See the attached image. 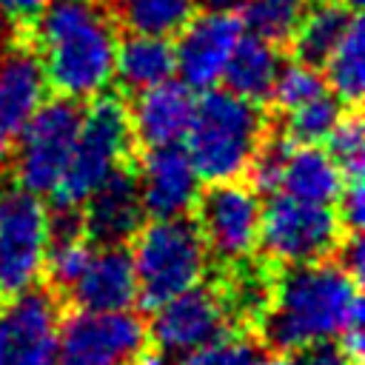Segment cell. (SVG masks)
Wrapping results in <instances>:
<instances>
[{"instance_id": "6da1fadb", "label": "cell", "mask_w": 365, "mask_h": 365, "mask_svg": "<svg viewBox=\"0 0 365 365\" xmlns=\"http://www.w3.org/2000/svg\"><path fill=\"white\" fill-rule=\"evenodd\" d=\"M17 29L37 51L51 94L88 103L111 88L120 26L108 0H48Z\"/></svg>"}, {"instance_id": "7a4b0ae2", "label": "cell", "mask_w": 365, "mask_h": 365, "mask_svg": "<svg viewBox=\"0 0 365 365\" xmlns=\"http://www.w3.org/2000/svg\"><path fill=\"white\" fill-rule=\"evenodd\" d=\"M362 285L336 262L279 265L268 311L254 328L262 351L294 354L305 345L336 339V334L362 319Z\"/></svg>"}, {"instance_id": "3957f363", "label": "cell", "mask_w": 365, "mask_h": 365, "mask_svg": "<svg viewBox=\"0 0 365 365\" xmlns=\"http://www.w3.org/2000/svg\"><path fill=\"white\" fill-rule=\"evenodd\" d=\"M268 125V106L242 100L228 88L211 86L194 97V111L182 140L200 182L245 180Z\"/></svg>"}, {"instance_id": "277c9868", "label": "cell", "mask_w": 365, "mask_h": 365, "mask_svg": "<svg viewBox=\"0 0 365 365\" xmlns=\"http://www.w3.org/2000/svg\"><path fill=\"white\" fill-rule=\"evenodd\" d=\"M128 245L137 277V305L143 311H154L211 271L208 248L191 214L148 220Z\"/></svg>"}, {"instance_id": "5b68a950", "label": "cell", "mask_w": 365, "mask_h": 365, "mask_svg": "<svg viewBox=\"0 0 365 365\" xmlns=\"http://www.w3.org/2000/svg\"><path fill=\"white\" fill-rule=\"evenodd\" d=\"M134 151L125 97L111 88L100 91L88 106H83L77 140L51 200L60 205H83V200L114 168L134 160Z\"/></svg>"}, {"instance_id": "8992f818", "label": "cell", "mask_w": 365, "mask_h": 365, "mask_svg": "<svg viewBox=\"0 0 365 365\" xmlns=\"http://www.w3.org/2000/svg\"><path fill=\"white\" fill-rule=\"evenodd\" d=\"M334 205L297 200L291 194H268L259 211V240L257 251L277 265H302L334 259L342 237Z\"/></svg>"}, {"instance_id": "52a82bcc", "label": "cell", "mask_w": 365, "mask_h": 365, "mask_svg": "<svg viewBox=\"0 0 365 365\" xmlns=\"http://www.w3.org/2000/svg\"><path fill=\"white\" fill-rule=\"evenodd\" d=\"M83 106L86 103L71 97L46 100L23 125V131L11 140L6 177L37 197L51 194L71 157L83 120Z\"/></svg>"}, {"instance_id": "ba28073f", "label": "cell", "mask_w": 365, "mask_h": 365, "mask_svg": "<svg viewBox=\"0 0 365 365\" xmlns=\"http://www.w3.org/2000/svg\"><path fill=\"white\" fill-rule=\"evenodd\" d=\"M259 211V194L248 185V180L200 185L191 217L202 234L211 265H228L257 254Z\"/></svg>"}, {"instance_id": "9c48e42d", "label": "cell", "mask_w": 365, "mask_h": 365, "mask_svg": "<svg viewBox=\"0 0 365 365\" xmlns=\"http://www.w3.org/2000/svg\"><path fill=\"white\" fill-rule=\"evenodd\" d=\"M148 342V325L131 308H66L57 328V365H131Z\"/></svg>"}, {"instance_id": "30bf717a", "label": "cell", "mask_w": 365, "mask_h": 365, "mask_svg": "<svg viewBox=\"0 0 365 365\" xmlns=\"http://www.w3.org/2000/svg\"><path fill=\"white\" fill-rule=\"evenodd\" d=\"M46 240V202L11 180L0 185V299L40 282Z\"/></svg>"}, {"instance_id": "8fae6325", "label": "cell", "mask_w": 365, "mask_h": 365, "mask_svg": "<svg viewBox=\"0 0 365 365\" xmlns=\"http://www.w3.org/2000/svg\"><path fill=\"white\" fill-rule=\"evenodd\" d=\"M63 302L46 282L0 299V365H57Z\"/></svg>"}, {"instance_id": "7c38bea8", "label": "cell", "mask_w": 365, "mask_h": 365, "mask_svg": "<svg viewBox=\"0 0 365 365\" xmlns=\"http://www.w3.org/2000/svg\"><path fill=\"white\" fill-rule=\"evenodd\" d=\"M148 325V342L168 359L225 334L237 331L231 328V319L220 302V294L214 291L211 279H200L197 285L174 294L163 305L151 311Z\"/></svg>"}, {"instance_id": "4fadbf2b", "label": "cell", "mask_w": 365, "mask_h": 365, "mask_svg": "<svg viewBox=\"0 0 365 365\" xmlns=\"http://www.w3.org/2000/svg\"><path fill=\"white\" fill-rule=\"evenodd\" d=\"M242 37V23L234 11H191L174 31V71L188 88L205 91L220 83L234 46Z\"/></svg>"}, {"instance_id": "5bb4252c", "label": "cell", "mask_w": 365, "mask_h": 365, "mask_svg": "<svg viewBox=\"0 0 365 365\" xmlns=\"http://www.w3.org/2000/svg\"><path fill=\"white\" fill-rule=\"evenodd\" d=\"M131 165L148 220L191 214L200 191V177L180 143L137 148Z\"/></svg>"}, {"instance_id": "9a60e30c", "label": "cell", "mask_w": 365, "mask_h": 365, "mask_svg": "<svg viewBox=\"0 0 365 365\" xmlns=\"http://www.w3.org/2000/svg\"><path fill=\"white\" fill-rule=\"evenodd\" d=\"M131 163L114 168L80 205L86 234L94 245H128L145 222V208Z\"/></svg>"}, {"instance_id": "2e32d148", "label": "cell", "mask_w": 365, "mask_h": 365, "mask_svg": "<svg viewBox=\"0 0 365 365\" xmlns=\"http://www.w3.org/2000/svg\"><path fill=\"white\" fill-rule=\"evenodd\" d=\"M51 88L31 43L14 26V37L0 51V131L14 140L34 111L48 100Z\"/></svg>"}, {"instance_id": "e0dca14e", "label": "cell", "mask_w": 365, "mask_h": 365, "mask_svg": "<svg viewBox=\"0 0 365 365\" xmlns=\"http://www.w3.org/2000/svg\"><path fill=\"white\" fill-rule=\"evenodd\" d=\"M137 305V277L128 245H94L66 294V308L125 311Z\"/></svg>"}, {"instance_id": "ac0fdd59", "label": "cell", "mask_w": 365, "mask_h": 365, "mask_svg": "<svg viewBox=\"0 0 365 365\" xmlns=\"http://www.w3.org/2000/svg\"><path fill=\"white\" fill-rule=\"evenodd\" d=\"M125 108H128L134 148L168 145L185 137L194 111V94L182 80L177 83L168 77L151 88L125 97Z\"/></svg>"}, {"instance_id": "d6986e66", "label": "cell", "mask_w": 365, "mask_h": 365, "mask_svg": "<svg viewBox=\"0 0 365 365\" xmlns=\"http://www.w3.org/2000/svg\"><path fill=\"white\" fill-rule=\"evenodd\" d=\"M174 74V43L163 34L123 31L114 57V86L123 97L151 88Z\"/></svg>"}, {"instance_id": "ffe728a7", "label": "cell", "mask_w": 365, "mask_h": 365, "mask_svg": "<svg viewBox=\"0 0 365 365\" xmlns=\"http://www.w3.org/2000/svg\"><path fill=\"white\" fill-rule=\"evenodd\" d=\"M282 54H285L282 48H277L274 43H268L262 37H254V34L240 37L220 80L225 83V88L231 94L259 103V106H268L274 80L282 66Z\"/></svg>"}, {"instance_id": "44dd1931", "label": "cell", "mask_w": 365, "mask_h": 365, "mask_svg": "<svg viewBox=\"0 0 365 365\" xmlns=\"http://www.w3.org/2000/svg\"><path fill=\"white\" fill-rule=\"evenodd\" d=\"M342 182H345V177L325 148L291 145L285 165H282V177H279L282 194H291V197L308 200V202L334 205Z\"/></svg>"}, {"instance_id": "7402d4cb", "label": "cell", "mask_w": 365, "mask_h": 365, "mask_svg": "<svg viewBox=\"0 0 365 365\" xmlns=\"http://www.w3.org/2000/svg\"><path fill=\"white\" fill-rule=\"evenodd\" d=\"M354 14L359 11H354L342 0H308V9L288 43V54L308 66L322 68V63L345 34Z\"/></svg>"}, {"instance_id": "603a6c76", "label": "cell", "mask_w": 365, "mask_h": 365, "mask_svg": "<svg viewBox=\"0 0 365 365\" xmlns=\"http://www.w3.org/2000/svg\"><path fill=\"white\" fill-rule=\"evenodd\" d=\"M365 37H362V17L354 14L348 23L345 34L322 63V77L328 83V91L345 106V108H359L362 103V88H365Z\"/></svg>"}, {"instance_id": "cb8c5ba5", "label": "cell", "mask_w": 365, "mask_h": 365, "mask_svg": "<svg viewBox=\"0 0 365 365\" xmlns=\"http://www.w3.org/2000/svg\"><path fill=\"white\" fill-rule=\"evenodd\" d=\"M120 31L171 37L197 9L194 0H108Z\"/></svg>"}, {"instance_id": "d4e9b609", "label": "cell", "mask_w": 365, "mask_h": 365, "mask_svg": "<svg viewBox=\"0 0 365 365\" xmlns=\"http://www.w3.org/2000/svg\"><path fill=\"white\" fill-rule=\"evenodd\" d=\"M237 9L242 29L288 54V43L308 9V0H242Z\"/></svg>"}, {"instance_id": "484cf974", "label": "cell", "mask_w": 365, "mask_h": 365, "mask_svg": "<svg viewBox=\"0 0 365 365\" xmlns=\"http://www.w3.org/2000/svg\"><path fill=\"white\" fill-rule=\"evenodd\" d=\"M342 111H345V106L331 91H325V94H319V97H314V100H308V103H302L285 114H274V111L271 114H274L279 131L294 145H319L331 134V128Z\"/></svg>"}, {"instance_id": "4316f807", "label": "cell", "mask_w": 365, "mask_h": 365, "mask_svg": "<svg viewBox=\"0 0 365 365\" xmlns=\"http://www.w3.org/2000/svg\"><path fill=\"white\" fill-rule=\"evenodd\" d=\"M325 91H328V83L322 77V68L291 57L288 63L279 66V74H277L271 97H268V111L285 114V111H291V108H297V106H302V103H308Z\"/></svg>"}, {"instance_id": "83f0119b", "label": "cell", "mask_w": 365, "mask_h": 365, "mask_svg": "<svg viewBox=\"0 0 365 365\" xmlns=\"http://www.w3.org/2000/svg\"><path fill=\"white\" fill-rule=\"evenodd\" d=\"M262 354V345L248 331H225L174 359L168 365H251Z\"/></svg>"}, {"instance_id": "f1b7e54d", "label": "cell", "mask_w": 365, "mask_h": 365, "mask_svg": "<svg viewBox=\"0 0 365 365\" xmlns=\"http://www.w3.org/2000/svg\"><path fill=\"white\" fill-rule=\"evenodd\" d=\"M325 140H328V154L339 165L342 177H362V168H365V128H362L359 108H345Z\"/></svg>"}, {"instance_id": "f546056e", "label": "cell", "mask_w": 365, "mask_h": 365, "mask_svg": "<svg viewBox=\"0 0 365 365\" xmlns=\"http://www.w3.org/2000/svg\"><path fill=\"white\" fill-rule=\"evenodd\" d=\"M336 217L342 222V228L348 234H362L365 225V188H362V177H345L339 194H336Z\"/></svg>"}, {"instance_id": "4dcf8cb0", "label": "cell", "mask_w": 365, "mask_h": 365, "mask_svg": "<svg viewBox=\"0 0 365 365\" xmlns=\"http://www.w3.org/2000/svg\"><path fill=\"white\" fill-rule=\"evenodd\" d=\"M291 365H351V362L336 348L334 339H325V342H314V345H305V348L294 351Z\"/></svg>"}, {"instance_id": "1f68e13d", "label": "cell", "mask_w": 365, "mask_h": 365, "mask_svg": "<svg viewBox=\"0 0 365 365\" xmlns=\"http://www.w3.org/2000/svg\"><path fill=\"white\" fill-rule=\"evenodd\" d=\"M48 0H0V14L11 23V26H23L29 20H34Z\"/></svg>"}, {"instance_id": "d6a6232c", "label": "cell", "mask_w": 365, "mask_h": 365, "mask_svg": "<svg viewBox=\"0 0 365 365\" xmlns=\"http://www.w3.org/2000/svg\"><path fill=\"white\" fill-rule=\"evenodd\" d=\"M200 9H214V11H234L242 0H194Z\"/></svg>"}, {"instance_id": "836d02e7", "label": "cell", "mask_w": 365, "mask_h": 365, "mask_svg": "<svg viewBox=\"0 0 365 365\" xmlns=\"http://www.w3.org/2000/svg\"><path fill=\"white\" fill-rule=\"evenodd\" d=\"M251 365H291L288 354H274V351H262Z\"/></svg>"}, {"instance_id": "e575fe53", "label": "cell", "mask_w": 365, "mask_h": 365, "mask_svg": "<svg viewBox=\"0 0 365 365\" xmlns=\"http://www.w3.org/2000/svg\"><path fill=\"white\" fill-rule=\"evenodd\" d=\"M9 157H11V140L0 131V174H6V168H9Z\"/></svg>"}, {"instance_id": "d590c367", "label": "cell", "mask_w": 365, "mask_h": 365, "mask_svg": "<svg viewBox=\"0 0 365 365\" xmlns=\"http://www.w3.org/2000/svg\"><path fill=\"white\" fill-rule=\"evenodd\" d=\"M342 3H345V6H351L354 11H359V3H362V0H342Z\"/></svg>"}]
</instances>
